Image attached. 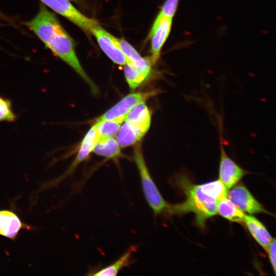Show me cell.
Returning a JSON list of instances; mask_svg holds the SVG:
<instances>
[{
	"mask_svg": "<svg viewBox=\"0 0 276 276\" xmlns=\"http://www.w3.org/2000/svg\"><path fill=\"white\" fill-rule=\"evenodd\" d=\"M89 33L95 36L100 48L112 61L120 65L126 64L118 38L105 30L96 20L90 28Z\"/></svg>",
	"mask_w": 276,
	"mask_h": 276,
	"instance_id": "cell-4",
	"label": "cell"
},
{
	"mask_svg": "<svg viewBox=\"0 0 276 276\" xmlns=\"http://www.w3.org/2000/svg\"><path fill=\"white\" fill-rule=\"evenodd\" d=\"M24 24L57 57L72 68L88 85L93 93L98 88L83 68L76 55L75 44L54 13L41 5L36 15Z\"/></svg>",
	"mask_w": 276,
	"mask_h": 276,
	"instance_id": "cell-2",
	"label": "cell"
},
{
	"mask_svg": "<svg viewBox=\"0 0 276 276\" xmlns=\"http://www.w3.org/2000/svg\"><path fill=\"white\" fill-rule=\"evenodd\" d=\"M43 5L69 20L85 32L89 29L95 19L87 17L70 2L73 0H40Z\"/></svg>",
	"mask_w": 276,
	"mask_h": 276,
	"instance_id": "cell-7",
	"label": "cell"
},
{
	"mask_svg": "<svg viewBox=\"0 0 276 276\" xmlns=\"http://www.w3.org/2000/svg\"><path fill=\"white\" fill-rule=\"evenodd\" d=\"M226 197L243 212L250 215L268 212L242 183H237L227 190Z\"/></svg>",
	"mask_w": 276,
	"mask_h": 276,
	"instance_id": "cell-6",
	"label": "cell"
},
{
	"mask_svg": "<svg viewBox=\"0 0 276 276\" xmlns=\"http://www.w3.org/2000/svg\"><path fill=\"white\" fill-rule=\"evenodd\" d=\"M171 181L185 199L180 203L170 204L167 215L193 213L195 223L202 229L205 227L206 220L217 214L219 201L227 195V190L218 179L195 184L186 173H180Z\"/></svg>",
	"mask_w": 276,
	"mask_h": 276,
	"instance_id": "cell-1",
	"label": "cell"
},
{
	"mask_svg": "<svg viewBox=\"0 0 276 276\" xmlns=\"http://www.w3.org/2000/svg\"><path fill=\"white\" fill-rule=\"evenodd\" d=\"M275 239L273 238L268 246L266 249L270 263L274 272H275Z\"/></svg>",
	"mask_w": 276,
	"mask_h": 276,
	"instance_id": "cell-23",
	"label": "cell"
},
{
	"mask_svg": "<svg viewBox=\"0 0 276 276\" xmlns=\"http://www.w3.org/2000/svg\"><path fill=\"white\" fill-rule=\"evenodd\" d=\"M151 113L145 102L133 106L126 114L127 120L141 128L146 133L150 128Z\"/></svg>",
	"mask_w": 276,
	"mask_h": 276,
	"instance_id": "cell-15",
	"label": "cell"
},
{
	"mask_svg": "<svg viewBox=\"0 0 276 276\" xmlns=\"http://www.w3.org/2000/svg\"><path fill=\"white\" fill-rule=\"evenodd\" d=\"M120 48L126 58V64L139 67H152L151 58L142 57L138 52L127 41L119 39Z\"/></svg>",
	"mask_w": 276,
	"mask_h": 276,
	"instance_id": "cell-16",
	"label": "cell"
},
{
	"mask_svg": "<svg viewBox=\"0 0 276 276\" xmlns=\"http://www.w3.org/2000/svg\"><path fill=\"white\" fill-rule=\"evenodd\" d=\"M243 223L257 242L266 250L273 238L265 225L252 215H245Z\"/></svg>",
	"mask_w": 276,
	"mask_h": 276,
	"instance_id": "cell-12",
	"label": "cell"
},
{
	"mask_svg": "<svg viewBox=\"0 0 276 276\" xmlns=\"http://www.w3.org/2000/svg\"><path fill=\"white\" fill-rule=\"evenodd\" d=\"M24 223L13 211L0 210V235L14 240L20 231L23 229H31Z\"/></svg>",
	"mask_w": 276,
	"mask_h": 276,
	"instance_id": "cell-10",
	"label": "cell"
},
{
	"mask_svg": "<svg viewBox=\"0 0 276 276\" xmlns=\"http://www.w3.org/2000/svg\"><path fill=\"white\" fill-rule=\"evenodd\" d=\"M159 93L158 90H153L145 92H136L130 93L117 104L106 111L95 121L124 119L127 112L135 105L156 95Z\"/></svg>",
	"mask_w": 276,
	"mask_h": 276,
	"instance_id": "cell-5",
	"label": "cell"
},
{
	"mask_svg": "<svg viewBox=\"0 0 276 276\" xmlns=\"http://www.w3.org/2000/svg\"><path fill=\"white\" fill-rule=\"evenodd\" d=\"M179 0H166L157 15L151 28L149 35L151 34L164 18L173 19L177 9Z\"/></svg>",
	"mask_w": 276,
	"mask_h": 276,
	"instance_id": "cell-21",
	"label": "cell"
},
{
	"mask_svg": "<svg viewBox=\"0 0 276 276\" xmlns=\"http://www.w3.org/2000/svg\"><path fill=\"white\" fill-rule=\"evenodd\" d=\"M217 214L229 221L238 223H243L245 215L226 197L218 202Z\"/></svg>",
	"mask_w": 276,
	"mask_h": 276,
	"instance_id": "cell-18",
	"label": "cell"
},
{
	"mask_svg": "<svg viewBox=\"0 0 276 276\" xmlns=\"http://www.w3.org/2000/svg\"><path fill=\"white\" fill-rule=\"evenodd\" d=\"M99 140L100 137L97 127L94 124L83 139L77 155L67 170L60 177L49 182L48 186L51 187L59 183V182L71 175L80 163L87 158Z\"/></svg>",
	"mask_w": 276,
	"mask_h": 276,
	"instance_id": "cell-9",
	"label": "cell"
},
{
	"mask_svg": "<svg viewBox=\"0 0 276 276\" xmlns=\"http://www.w3.org/2000/svg\"><path fill=\"white\" fill-rule=\"evenodd\" d=\"M133 159L138 169L145 197L154 215H167L170 203L165 200L154 181L140 145L134 148Z\"/></svg>",
	"mask_w": 276,
	"mask_h": 276,
	"instance_id": "cell-3",
	"label": "cell"
},
{
	"mask_svg": "<svg viewBox=\"0 0 276 276\" xmlns=\"http://www.w3.org/2000/svg\"><path fill=\"white\" fill-rule=\"evenodd\" d=\"M145 134L140 127L124 120L117 135V141L120 147H127L140 141Z\"/></svg>",
	"mask_w": 276,
	"mask_h": 276,
	"instance_id": "cell-13",
	"label": "cell"
},
{
	"mask_svg": "<svg viewBox=\"0 0 276 276\" xmlns=\"http://www.w3.org/2000/svg\"><path fill=\"white\" fill-rule=\"evenodd\" d=\"M93 152L109 159H117L122 156L121 147L113 137L99 140Z\"/></svg>",
	"mask_w": 276,
	"mask_h": 276,
	"instance_id": "cell-19",
	"label": "cell"
},
{
	"mask_svg": "<svg viewBox=\"0 0 276 276\" xmlns=\"http://www.w3.org/2000/svg\"><path fill=\"white\" fill-rule=\"evenodd\" d=\"M12 104L10 99L0 95V122H13L17 119Z\"/></svg>",
	"mask_w": 276,
	"mask_h": 276,
	"instance_id": "cell-22",
	"label": "cell"
},
{
	"mask_svg": "<svg viewBox=\"0 0 276 276\" xmlns=\"http://www.w3.org/2000/svg\"><path fill=\"white\" fill-rule=\"evenodd\" d=\"M247 173L227 154L221 143L218 179L226 189L238 183Z\"/></svg>",
	"mask_w": 276,
	"mask_h": 276,
	"instance_id": "cell-8",
	"label": "cell"
},
{
	"mask_svg": "<svg viewBox=\"0 0 276 276\" xmlns=\"http://www.w3.org/2000/svg\"><path fill=\"white\" fill-rule=\"evenodd\" d=\"M151 67H139L126 64L124 75L129 87L135 89L144 83L150 77Z\"/></svg>",
	"mask_w": 276,
	"mask_h": 276,
	"instance_id": "cell-17",
	"label": "cell"
},
{
	"mask_svg": "<svg viewBox=\"0 0 276 276\" xmlns=\"http://www.w3.org/2000/svg\"><path fill=\"white\" fill-rule=\"evenodd\" d=\"M136 250L133 245L128 248L119 259L111 264L98 270L90 271L89 275H116L124 268L132 263V255Z\"/></svg>",
	"mask_w": 276,
	"mask_h": 276,
	"instance_id": "cell-14",
	"label": "cell"
},
{
	"mask_svg": "<svg viewBox=\"0 0 276 276\" xmlns=\"http://www.w3.org/2000/svg\"><path fill=\"white\" fill-rule=\"evenodd\" d=\"M172 19L164 18L161 20L154 31L149 35L151 38V59L155 63L158 59L161 50L167 39L172 27Z\"/></svg>",
	"mask_w": 276,
	"mask_h": 276,
	"instance_id": "cell-11",
	"label": "cell"
},
{
	"mask_svg": "<svg viewBox=\"0 0 276 276\" xmlns=\"http://www.w3.org/2000/svg\"><path fill=\"white\" fill-rule=\"evenodd\" d=\"M124 119L120 118L115 120L95 121L97 130L100 140L115 137L120 129Z\"/></svg>",
	"mask_w": 276,
	"mask_h": 276,
	"instance_id": "cell-20",
	"label": "cell"
}]
</instances>
